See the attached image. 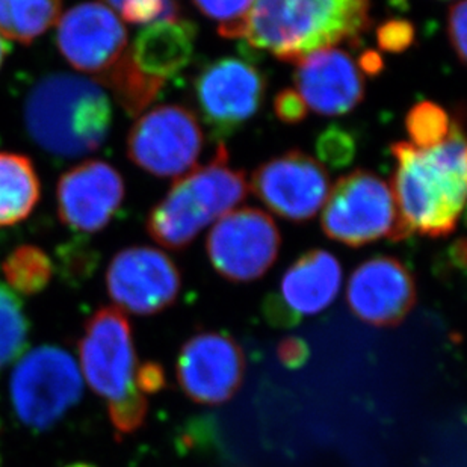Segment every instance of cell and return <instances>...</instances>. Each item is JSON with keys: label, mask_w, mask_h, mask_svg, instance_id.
Returning <instances> with one entry per match:
<instances>
[{"label": "cell", "mask_w": 467, "mask_h": 467, "mask_svg": "<svg viewBox=\"0 0 467 467\" xmlns=\"http://www.w3.org/2000/svg\"><path fill=\"white\" fill-rule=\"evenodd\" d=\"M392 192L407 238L454 234L466 199V140L463 117H455L445 141L432 149L410 142L392 146Z\"/></svg>", "instance_id": "cell-1"}, {"label": "cell", "mask_w": 467, "mask_h": 467, "mask_svg": "<svg viewBox=\"0 0 467 467\" xmlns=\"http://www.w3.org/2000/svg\"><path fill=\"white\" fill-rule=\"evenodd\" d=\"M57 47L75 70L109 89L129 115L149 108L162 89V80L135 66L123 20L100 2H82L59 16Z\"/></svg>", "instance_id": "cell-2"}, {"label": "cell", "mask_w": 467, "mask_h": 467, "mask_svg": "<svg viewBox=\"0 0 467 467\" xmlns=\"http://www.w3.org/2000/svg\"><path fill=\"white\" fill-rule=\"evenodd\" d=\"M112 119L105 88L73 73L43 76L23 105L27 135L55 158L76 159L98 151L109 137Z\"/></svg>", "instance_id": "cell-3"}, {"label": "cell", "mask_w": 467, "mask_h": 467, "mask_svg": "<svg viewBox=\"0 0 467 467\" xmlns=\"http://www.w3.org/2000/svg\"><path fill=\"white\" fill-rule=\"evenodd\" d=\"M370 0H254L248 45L296 64L317 50L358 43L370 26Z\"/></svg>", "instance_id": "cell-4"}, {"label": "cell", "mask_w": 467, "mask_h": 467, "mask_svg": "<svg viewBox=\"0 0 467 467\" xmlns=\"http://www.w3.org/2000/svg\"><path fill=\"white\" fill-rule=\"evenodd\" d=\"M248 192L247 174L230 167L229 150L220 144L211 162L176 179L151 209L147 234L168 250H185L213 221L238 208Z\"/></svg>", "instance_id": "cell-5"}, {"label": "cell", "mask_w": 467, "mask_h": 467, "mask_svg": "<svg viewBox=\"0 0 467 467\" xmlns=\"http://www.w3.org/2000/svg\"><path fill=\"white\" fill-rule=\"evenodd\" d=\"M80 366L89 388L105 400L119 436L132 434L146 420L147 398L137 388L132 327L123 310L106 306L85 324Z\"/></svg>", "instance_id": "cell-6"}, {"label": "cell", "mask_w": 467, "mask_h": 467, "mask_svg": "<svg viewBox=\"0 0 467 467\" xmlns=\"http://www.w3.org/2000/svg\"><path fill=\"white\" fill-rule=\"evenodd\" d=\"M321 216L324 234L336 243L358 248L388 238L407 239L392 188L368 170H356L336 182Z\"/></svg>", "instance_id": "cell-7"}, {"label": "cell", "mask_w": 467, "mask_h": 467, "mask_svg": "<svg viewBox=\"0 0 467 467\" xmlns=\"http://www.w3.org/2000/svg\"><path fill=\"white\" fill-rule=\"evenodd\" d=\"M82 375L70 354L46 345L32 349L14 368L11 404L26 427L47 430L59 422L82 397Z\"/></svg>", "instance_id": "cell-8"}, {"label": "cell", "mask_w": 467, "mask_h": 467, "mask_svg": "<svg viewBox=\"0 0 467 467\" xmlns=\"http://www.w3.org/2000/svg\"><path fill=\"white\" fill-rule=\"evenodd\" d=\"M266 87L264 73L243 57H220L206 64L195 78L194 94L212 140L224 144L254 119Z\"/></svg>", "instance_id": "cell-9"}, {"label": "cell", "mask_w": 467, "mask_h": 467, "mask_svg": "<svg viewBox=\"0 0 467 467\" xmlns=\"http://www.w3.org/2000/svg\"><path fill=\"white\" fill-rule=\"evenodd\" d=\"M203 142V129L194 110L182 105L158 106L133 123L128 156L153 176L179 179L194 170Z\"/></svg>", "instance_id": "cell-10"}, {"label": "cell", "mask_w": 467, "mask_h": 467, "mask_svg": "<svg viewBox=\"0 0 467 467\" xmlns=\"http://www.w3.org/2000/svg\"><path fill=\"white\" fill-rule=\"evenodd\" d=\"M282 234L266 212L234 209L221 216L206 241L209 260L221 277L248 283L268 273L277 260Z\"/></svg>", "instance_id": "cell-11"}, {"label": "cell", "mask_w": 467, "mask_h": 467, "mask_svg": "<svg viewBox=\"0 0 467 467\" xmlns=\"http://www.w3.org/2000/svg\"><path fill=\"white\" fill-rule=\"evenodd\" d=\"M106 287L119 310L147 317L176 303L182 274L165 253L137 245L112 257L106 271Z\"/></svg>", "instance_id": "cell-12"}, {"label": "cell", "mask_w": 467, "mask_h": 467, "mask_svg": "<svg viewBox=\"0 0 467 467\" xmlns=\"http://www.w3.org/2000/svg\"><path fill=\"white\" fill-rule=\"evenodd\" d=\"M250 188L275 215L305 223L326 204L330 176L317 159L305 151L291 150L262 163L253 172Z\"/></svg>", "instance_id": "cell-13"}, {"label": "cell", "mask_w": 467, "mask_h": 467, "mask_svg": "<svg viewBox=\"0 0 467 467\" xmlns=\"http://www.w3.org/2000/svg\"><path fill=\"white\" fill-rule=\"evenodd\" d=\"M245 356L232 336L202 331L186 340L177 358V381L186 397L204 406H220L238 392Z\"/></svg>", "instance_id": "cell-14"}, {"label": "cell", "mask_w": 467, "mask_h": 467, "mask_svg": "<svg viewBox=\"0 0 467 467\" xmlns=\"http://www.w3.org/2000/svg\"><path fill=\"white\" fill-rule=\"evenodd\" d=\"M418 300L410 269L392 256H375L354 269L347 287L348 307L360 321L374 327L401 324Z\"/></svg>", "instance_id": "cell-15"}, {"label": "cell", "mask_w": 467, "mask_h": 467, "mask_svg": "<svg viewBox=\"0 0 467 467\" xmlns=\"http://www.w3.org/2000/svg\"><path fill=\"white\" fill-rule=\"evenodd\" d=\"M124 179L105 161H85L62 174L57 186L59 220L80 234L105 229L123 204Z\"/></svg>", "instance_id": "cell-16"}, {"label": "cell", "mask_w": 467, "mask_h": 467, "mask_svg": "<svg viewBox=\"0 0 467 467\" xmlns=\"http://www.w3.org/2000/svg\"><path fill=\"white\" fill-rule=\"evenodd\" d=\"M340 285L339 260L326 250H310L289 266L280 292L266 298L265 317L273 326H296L301 317L326 310L339 294Z\"/></svg>", "instance_id": "cell-17"}, {"label": "cell", "mask_w": 467, "mask_h": 467, "mask_svg": "<svg viewBox=\"0 0 467 467\" xmlns=\"http://www.w3.org/2000/svg\"><path fill=\"white\" fill-rule=\"evenodd\" d=\"M296 91L309 109L324 117H340L365 99V78L345 50L327 47L296 62Z\"/></svg>", "instance_id": "cell-18"}, {"label": "cell", "mask_w": 467, "mask_h": 467, "mask_svg": "<svg viewBox=\"0 0 467 467\" xmlns=\"http://www.w3.org/2000/svg\"><path fill=\"white\" fill-rule=\"evenodd\" d=\"M199 29L190 20H163L147 25L130 46L135 66L153 79H171L190 66Z\"/></svg>", "instance_id": "cell-19"}, {"label": "cell", "mask_w": 467, "mask_h": 467, "mask_svg": "<svg viewBox=\"0 0 467 467\" xmlns=\"http://www.w3.org/2000/svg\"><path fill=\"white\" fill-rule=\"evenodd\" d=\"M40 197V176L31 159L0 150V229L29 218Z\"/></svg>", "instance_id": "cell-20"}, {"label": "cell", "mask_w": 467, "mask_h": 467, "mask_svg": "<svg viewBox=\"0 0 467 467\" xmlns=\"http://www.w3.org/2000/svg\"><path fill=\"white\" fill-rule=\"evenodd\" d=\"M62 0H0V36L31 45L61 16Z\"/></svg>", "instance_id": "cell-21"}, {"label": "cell", "mask_w": 467, "mask_h": 467, "mask_svg": "<svg viewBox=\"0 0 467 467\" xmlns=\"http://www.w3.org/2000/svg\"><path fill=\"white\" fill-rule=\"evenodd\" d=\"M2 273L9 289H16L23 296H36L45 291L52 280L53 264L40 247L23 244L5 257Z\"/></svg>", "instance_id": "cell-22"}, {"label": "cell", "mask_w": 467, "mask_h": 467, "mask_svg": "<svg viewBox=\"0 0 467 467\" xmlns=\"http://www.w3.org/2000/svg\"><path fill=\"white\" fill-rule=\"evenodd\" d=\"M29 321L18 296L0 283V369L14 362L26 347Z\"/></svg>", "instance_id": "cell-23"}, {"label": "cell", "mask_w": 467, "mask_h": 467, "mask_svg": "<svg viewBox=\"0 0 467 467\" xmlns=\"http://www.w3.org/2000/svg\"><path fill=\"white\" fill-rule=\"evenodd\" d=\"M450 115L441 105L423 100L416 103L406 117V129L413 146L422 150L445 141L451 130Z\"/></svg>", "instance_id": "cell-24"}, {"label": "cell", "mask_w": 467, "mask_h": 467, "mask_svg": "<svg viewBox=\"0 0 467 467\" xmlns=\"http://www.w3.org/2000/svg\"><path fill=\"white\" fill-rule=\"evenodd\" d=\"M192 4L216 23L223 38H245L254 0H192Z\"/></svg>", "instance_id": "cell-25"}, {"label": "cell", "mask_w": 467, "mask_h": 467, "mask_svg": "<svg viewBox=\"0 0 467 467\" xmlns=\"http://www.w3.org/2000/svg\"><path fill=\"white\" fill-rule=\"evenodd\" d=\"M106 6L121 16L130 25H151L163 20H176L181 8L176 0H103Z\"/></svg>", "instance_id": "cell-26"}, {"label": "cell", "mask_w": 467, "mask_h": 467, "mask_svg": "<svg viewBox=\"0 0 467 467\" xmlns=\"http://www.w3.org/2000/svg\"><path fill=\"white\" fill-rule=\"evenodd\" d=\"M317 153L326 165L339 170L353 162L358 153V142L347 129L331 124L317 137Z\"/></svg>", "instance_id": "cell-27"}, {"label": "cell", "mask_w": 467, "mask_h": 467, "mask_svg": "<svg viewBox=\"0 0 467 467\" xmlns=\"http://www.w3.org/2000/svg\"><path fill=\"white\" fill-rule=\"evenodd\" d=\"M416 29L402 18H390L377 27V43L384 52H406L415 43Z\"/></svg>", "instance_id": "cell-28"}, {"label": "cell", "mask_w": 467, "mask_h": 467, "mask_svg": "<svg viewBox=\"0 0 467 467\" xmlns=\"http://www.w3.org/2000/svg\"><path fill=\"white\" fill-rule=\"evenodd\" d=\"M274 112L283 123L298 124L306 119L309 108L296 89L285 88L274 99Z\"/></svg>", "instance_id": "cell-29"}, {"label": "cell", "mask_w": 467, "mask_h": 467, "mask_svg": "<svg viewBox=\"0 0 467 467\" xmlns=\"http://www.w3.org/2000/svg\"><path fill=\"white\" fill-rule=\"evenodd\" d=\"M466 0H459L451 6L448 16V36L451 46L462 64L466 62Z\"/></svg>", "instance_id": "cell-30"}, {"label": "cell", "mask_w": 467, "mask_h": 467, "mask_svg": "<svg viewBox=\"0 0 467 467\" xmlns=\"http://www.w3.org/2000/svg\"><path fill=\"white\" fill-rule=\"evenodd\" d=\"M310 348L300 337H286L277 347V358L289 369H298L309 360Z\"/></svg>", "instance_id": "cell-31"}, {"label": "cell", "mask_w": 467, "mask_h": 467, "mask_svg": "<svg viewBox=\"0 0 467 467\" xmlns=\"http://www.w3.org/2000/svg\"><path fill=\"white\" fill-rule=\"evenodd\" d=\"M137 388L140 392L144 393H156L165 388V372H163L162 366L155 362H146L142 365H138Z\"/></svg>", "instance_id": "cell-32"}, {"label": "cell", "mask_w": 467, "mask_h": 467, "mask_svg": "<svg viewBox=\"0 0 467 467\" xmlns=\"http://www.w3.org/2000/svg\"><path fill=\"white\" fill-rule=\"evenodd\" d=\"M358 68L365 71L368 75H379V71L383 70V57H379V53L374 50H366L360 59H358Z\"/></svg>", "instance_id": "cell-33"}, {"label": "cell", "mask_w": 467, "mask_h": 467, "mask_svg": "<svg viewBox=\"0 0 467 467\" xmlns=\"http://www.w3.org/2000/svg\"><path fill=\"white\" fill-rule=\"evenodd\" d=\"M9 53V45L5 40L4 36H0V68L4 67L5 61H6V57H8Z\"/></svg>", "instance_id": "cell-34"}, {"label": "cell", "mask_w": 467, "mask_h": 467, "mask_svg": "<svg viewBox=\"0 0 467 467\" xmlns=\"http://www.w3.org/2000/svg\"><path fill=\"white\" fill-rule=\"evenodd\" d=\"M67 467H96V466H93V464H88V463H75V464H71V466H67Z\"/></svg>", "instance_id": "cell-35"}, {"label": "cell", "mask_w": 467, "mask_h": 467, "mask_svg": "<svg viewBox=\"0 0 467 467\" xmlns=\"http://www.w3.org/2000/svg\"><path fill=\"white\" fill-rule=\"evenodd\" d=\"M0 467H2V454H0Z\"/></svg>", "instance_id": "cell-36"}]
</instances>
